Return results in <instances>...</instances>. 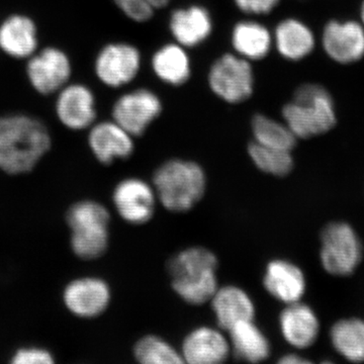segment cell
I'll return each instance as SVG.
<instances>
[{
  "instance_id": "26",
  "label": "cell",
  "mask_w": 364,
  "mask_h": 364,
  "mask_svg": "<svg viewBox=\"0 0 364 364\" xmlns=\"http://www.w3.org/2000/svg\"><path fill=\"white\" fill-rule=\"evenodd\" d=\"M330 339L335 350L351 363L364 361V321L343 318L335 323L330 331Z\"/></svg>"
},
{
  "instance_id": "25",
  "label": "cell",
  "mask_w": 364,
  "mask_h": 364,
  "mask_svg": "<svg viewBox=\"0 0 364 364\" xmlns=\"http://www.w3.org/2000/svg\"><path fill=\"white\" fill-rule=\"evenodd\" d=\"M228 332L231 351L237 358L248 363H261L269 358V341L253 321L239 323Z\"/></svg>"
},
{
  "instance_id": "8",
  "label": "cell",
  "mask_w": 364,
  "mask_h": 364,
  "mask_svg": "<svg viewBox=\"0 0 364 364\" xmlns=\"http://www.w3.org/2000/svg\"><path fill=\"white\" fill-rule=\"evenodd\" d=\"M93 67L102 85L117 90L131 85L138 77L142 68V54L131 43H109L97 53Z\"/></svg>"
},
{
  "instance_id": "27",
  "label": "cell",
  "mask_w": 364,
  "mask_h": 364,
  "mask_svg": "<svg viewBox=\"0 0 364 364\" xmlns=\"http://www.w3.org/2000/svg\"><path fill=\"white\" fill-rule=\"evenodd\" d=\"M251 131L256 143L277 149L293 151L298 141L284 122L262 112H257L251 119Z\"/></svg>"
},
{
  "instance_id": "14",
  "label": "cell",
  "mask_w": 364,
  "mask_h": 364,
  "mask_svg": "<svg viewBox=\"0 0 364 364\" xmlns=\"http://www.w3.org/2000/svg\"><path fill=\"white\" fill-rule=\"evenodd\" d=\"M156 193L142 179L128 178L119 182L114 191L117 213L130 224H145L153 217Z\"/></svg>"
},
{
  "instance_id": "24",
  "label": "cell",
  "mask_w": 364,
  "mask_h": 364,
  "mask_svg": "<svg viewBox=\"0 0 364 364\" xmlns=\"http://www.w3.org/2000/svg\"><path fill=\"white\" fill-rule=\"evenodd\" d=\"M210 301L218 324L227 331L239 323L253 321L255 306L250 296L240 287L228 286L218 289Z\"/></svg>"
},
{
  "instance_id": "9",
  "label": "cell",
  "mask_w": 364,
  "mask_h": 364,
  "mask_svg": "<svg viewBox=\"0 0 364 364\" xmlns=\"http://www.w3.org/2000/svg\"><path fill=\"white\" fill-rule=\"evenodd\" d=\"M163 102L155 91L139 87L119 97L112 107V119L134 138L143 136L161 116Z\"/></svg>"
},
{
  "instance_id": "28",
  "label": "cell",
  "mask_w": 364,
  "mask_h": 364,
  "mask_svg": "<svg viewBox=\"0 0 364 364\" xmlns=\"http://www.w3.org/2000/svg\"><path fill=\"white\" fill-rule=\"evenodd\" d=\"M248 154L258 169L274 176H286L294 168L291 151L267 147L252 141L248 146Z\"/></svg>"
},
{
  "instance_id": "34",
  "label": "cell",
  "mask_w": 364,
  "mask_h": 364,
  "mask_svg": "<svg viewBox=\"0 0 364 364\" xmlns=\"http://www.w3.org/2000/svg\"><path fill=\"white\" fill-rule=\"evenodd\" d=\"M148 1L150 2L151 6H152L155 11H158V9H165V7L168 6L171 0H148Z\"/></svg>"
},
{
  "instance_id": "23",
  "label": "cell",
  "mask_w": 364,
  "mask_h": 364,
  "mask_svg": "<svg viewBox=\"0 0 364 364\" xmlns=\"http://www.w3.org/2000/svg\"><path fill=\"white\" fill-rule=\"evenodd\" d=\"M151 68L161 82L173 87L186 85L193 73L188 49L176 42L163 45L155 51Z\"/></svg>"
},
{
  "instance_id": "31",
  "label": "cell",
  "mask_w": 364,
  "mask_h": 364,
  "mask_svg": "<svg viewBox=\"0 0 364 364\" xmlns=\"http://www.w3.org/2000/svg\"><path fill=\"white\" fill-rule=\"evenodd\" d=\"M235 6L249 16L269 14L279 6L280 0H233Z\"/></svg>"
},
{
  "instance_id": "12",
  "label": "cell",
  "mask_w": 364,
  "mask_h": 364,
  "mask_svg": "<svg viewBox=\"0 0 364 364\" xmlns=\"http://www.w3.org/2000/svg\"><path fill=\"white\" fill-rule=\"evenodd\" d=\"M322 45L336 63H356L364 57V26L354 21H330L323 31Z\"/></svg>"
},
{
  "instance_id": "20",
  "label": "cell",
  "mask_w": 364,
  "mask_h": 364,
  "mask_svg": "<svg viewBox=\"0 0 364 364\" xmlns=\"http://www.w3.org/2000/svg\"><path fill=\"white\" fill-rule=\"evenodd\" d=\"M263 284L273 298L282 303L301 301L306 293V280L301 268L287 260H273L267 265Z\"/></svg>"
},
{
  "instance_id": "30",
  "label": "cell",
  "mask_w": 364,
  "mask_h": 364,
  "mask_svg": "<svg viewBox=\"0 0 364 364\" xmlns=\"http://www.w3.org/2000/svg\"><path fill=\"white\" fill-rule=\"evenodd\" d=\"M117 9L126 18L136 23H145L152 20L155 9L148 0H114Z\"/></svg>"
},
{
  "instance_id": "3",
  "label": "cell",
  "mask_w": 364,
  "mask_h": 364,
  "mask_svg": "<svg viewBox=\"0 0 364 364\" xmlns=\"http://www.w3.org/2000/svg\"><path fill=\"white\" fill-rule=\"evenodd\" d=\"M158 200L168 210L188 212L202 200L207 179L198 163L171 159L163 163L153 176Z\"/></svg>"
},
{
  "instance_id": "19",
  "label": "cell",
  "mask_w": 364,
  "mask_h": 364,
  "mask_svg": "<svg viewBox=\"0 0 364 364\" xmlns=\"http://www.w3.org/2000/svg\"><path fill=\"white\" fill-rule=\"evenodd\" d=\"M282 336L296 348L312 346L320 333V322L313 309L301 301L289 304L279 316Z\"/></svg>"
},
{
  "instance_id": "2",
  "label": "cell",
  "mask_w": 364,
  "mask_h": 364,
  "mask_svg": "<svg viewBox=\"0 0 364 364\" xmlns=\"http://www.w3.org/2000/svg\"><path fill=\"white\" fill-rule=\"evenodd\" d=\"M218 259L212 251L193 247L181 251L169 261L174 291L186 303L203 305L218 291Z\"/></svg>"
},
{
  "instance_id": "4",
  "label": "cell",
  "mask_w": 364,
  "mask_h": 364,
  "mask_svg": "<svg viewBox=\"0 0 364 364\" xmlns=\"http://www.w3.org/2000/svg\"><path fill=\"white\" fill-rule=\"evenodd\" d=\"M71 230V247L81 259H97L109 245L111 215L100 203L85 200L72 205L66 215Z\"/></svg>"
},
{
  "instance_id": "10",
  "label": "cell",
  "mask_w": 364,
  "mask_h": 364,
  "mask_svg": "<svg viewBox=\"0 0 364 364\" xmlns=\"http://www.w3.org/2000/svg\"><path fill=\"white\" fill-rule=\"evenodd\" d=\"M26 73L31 86L39 95H54L70 81L71 60L60 48H43L28 59Z\"/></svg>"
},
{
  "instance_id": "29",
  "label": "cell",
  "mask_w": 364,
  "mask_h": 364,
  "mask_svg": "<svg viewBox=\"0 0 364 364\" xmlns=\"http://www.w3.org/2000/svg\"><path fill=\"white\" fill-rule=\"evenodd\" d=\"M134 354L139 363L143 364L183 363L181 353L164 340L157 336H146L136 344Z\"/></svg>"
},
{
  "instance_id": "13",
  "label": "cell",
  "mask_w": 364,
  "mask_h": 364,
  "mask_svg": "<svg viewBox=\"0 0 364 364\" xmlns=\"http://www.w3.org/2000/svg\"><path fill=\"white\" fill-rule=\"evenodd\" d=\"M168 28L174 42L186 49H193L212 36L214 21L207 7L191 4L172 11Z\"/></svg>"
},
{
  "instance_id": "18",
  "label": "cell",
  "mask_w": 364,
  "mask_h": 364,
  "mask_svg": "<svg viewBox=\"0 0 364 364\" xmlns=\"http://www.w3.org/2000/svg\"><path fill=\"white\" fill-rule=\"evenodd\" d=\"M231 352L229 340L218 330L200 327L184 339L181 356L191 364H219L224 363Z\"/></svg>"
},
{
  "instance_id": "32",
  "label": "cell",
  "mask_w": 364,
  "mask_h": 364,
  "mask_svg": "<svg viewBox=\"0 0 364 364\" xmlns=\"http://www.w3.org/2000/svg\"><path fill=\"white\" fill-rule=\"evenodd\" d=\"M54 363L52 354L41 348H23L14 355V364H51Z\"/></svg>"
},
{
  "instance_id": "17",
  "label": "cell",
  "mask_w": 364,
  "mask_h": 364,
  "mask_svg": "<svg viewBox=\"0 0 364 364\" xmlns=\"http://www.w3.org/2000/svg\"><path fill=\"white\" fill-rule=\"evenodd\" d=\"M39 48L38 28L26 14H14L0 23V50L18 60H28Z\"/></svg>"
},
{
  "instance_id": "33",
  "label": "cell",
  "mask_w": 364,
  "mask_h": 364,
  "mask_svg": "<svg viewBox=\"0 0 364 364\" xmlns=\"http://www.w3.org/2000/svg\"><path fill=\"white\" fill-rule=\"evenodd\" d=\"M279 363L282 364H304L310 363L308 359L301 358L298 354H287L279 359Z\"/></svg>"
},
{
  "instance_id": "16",
  "label": "cell",
  "mask_w": 364,
  "mask_h": 364,
  "mask_svg": "<svg viewBox=\"0 0 364 364\" xmlns=\"http://www.w3.org/2000/svg\"><path fill=\"white\" fill-rule=\"evenodd\" d=\"M111 301L107 282L97 277L71 282L64 291V303L69 311L81 318H93L105 312Z\"/></svg>"
},
{
  "instance_id": "5",
  "label": "cell",
  "mask_w": 364,
  "mask_h": 364,
  "mask_svg": "<svg viewBox=\"0 0 364 364\" xmlns=\"http://www.w3.org/2000/svg\"><path fill=\"white\" fill-rule=\"evenodd\" d=\"M210 91L229 105H241L252 97L255 74L252 62L236 53H225L213 62L208 72Z\"/></svg>"
},
{
  "instance_id": "35",
  "label": "cell",
  "mask_w": 364,
  "mask_h": 364,
  "mask_svg": "<svg viewBox=\"0 0 364 364\" xmlns=\"http://www.w3.org/2000/svg\"><path fill=\"white\" fill-rule=\"evenodd\" d=\"M360 18H361V23H363V26H364V0L363 1V4H361V7H360Z\"/></svg>"
},
{
  "instance_id": "1",
  "label": "cell",
  "mask_w": 364,
  "mask_h": 364,
  "mask_svg": "<svg viewBox=\"0 0 364 364\" xmlns=\"http://www.w3.org/2000/svg\"><path fill=\"white\" fill-rule=\"evenodd\" d=\"M51 148V135L37 117L26 114L0 117V170L28 173Z\"/></svg>"
},
{
  "instance_id": "22",
  "label": "cell",
  "mask_w": 364,
  "mask_h": 364,
  "mask_svg": "<svg viewBox=\"0 0 364 364\" xmlns=\"http://www.w3.org/2000/svg\"><path fill=\"white\" fill-rule=\"evenodd\" d=\"M234 53L250 62L267 58L273 47V35L269 28L258 21L242 20L235 23L231 32Z\"/></svg>"
},
{
  "instance_id": "6",
  "label": "cell",
  "mask_w": 364,
  "mask_h": 364,
  "mask_svg": "<svg viewBox=\"0 0 364 364\" xmlns=\"http://www.w3.org/2000/svg\"><path fill=\"white\" fill-rule=\"evenodd\" d=\"M363 248L355 230L343 222L330 223L321 234L320 260L334 277H349L363 260Z\"/></svg>"
},
{
  "instance_id": "15",
  "label": "cell",
  "mask_w": 364,
  "mask_h": 364,
  "mask_svg": "<svg viewBox=\"0 0 364 364\" xmlns=\"http://www.w3.org/2000/svg\"><path fill=\"white\" fill-rule=\"evenodd\" d=\"M88 145L98 161L111 164L117 159H128L135 150L134 136L114 119L95 122L90 127Z\"/></svg>"
},
{
  "instance_id": "11",
  "label": "cell",
  "mask_w": 364,
  "mask_h": 364,
  "mask_svg": "<svg viewBox=\"0 0 364 364\" xmlns=\"http://www.w3.org/2000/svg\"><path fill=\"white\" fill-rule=\"evenodd\" d=\"M55 112L60 123L72 131L90 129L97 121L95 93L82 83H68L57 92Z\"/></svg>"
},
{
  "instance_id": "7",
  "label": "cell",
  "mask_w": 364,
  "mask_h": 364,
  "mask_svg": "<svg viewBox=\"0 0 364 364\" xmlns=\"http://www.w3.org/2000/svg\"><path fill=\"white\" fill-rule=\"evenodd\" d=\"M282 116L298 139L324 135L337 124L334 100L324 86L305 102H287L282 107Z\"/></svg>"
},
{
  "instance_id": "21",
  "label": "cell",
  "mask_w": 364,
  "mask_h": 364,
  "mask_svg": "<svg viewBox=\"0 0 364 364\" xmlns=\"http://www.w3.org/2000/svg\"><path fill=\"white\" fill-rule=\"evenodd\" d=\"M273 45L282 58L299 62L315 50V35L304 21L287 18L277 23L273 33Z\"/></svg>"
}]
</instances>
